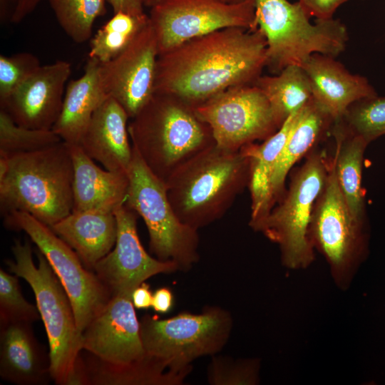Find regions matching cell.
Segmentation results:
<instances>
[{"mask_svg": "<svg viewBox=\"0 0 385 385\" xmlns=\"http://www.w3.org/2000/svg\"><path fill=\"white\" fill-rule=\"evenodd\" d=\"M266 61L267 41L260 29H220L159 55L154 91L195 107L230 88L253 84Z\"/></svg>", "mask_w": 385, "mask_h": 385, "instance_id": "6da1fadb", "label": "cell"}, {"mask_svg": "<svg viewBox=\"0 0 385 385\" xmlns=\"http://www.w3.org/2000/svg\"><path fill=\"white\" fill-rule=\"evenodd\" d=\"M249 180L250 158L245 150L215 145L178 168L165 184L177 216L198 230L222 217L248 188Z\"/></svg>", "mask_w": 385, "mask_h": 385, "instance_id": "7a4b0ae2", "label": "cell"}, {"mask_svg": "<svg viewBox=\"0 0 385 385\" xmlns=\"http://www.w3.org/2000/svg\"><path fill=\"white\" fill-rule=\"evenodd\" d=\"M131 145L164 183L185 163L215 145L210 126L195 108L170 94L154 93L130 119Z\"/></svg>", "mask_w": 385, "mask_h": 385, "instance_id": "3957f363", "label": "cell"}, {"mask_svg": "<svg viewBox=\"0 0 385 385\" xmlns=\"http://www.w3.org/2000/svg\"><path fill=\"white\" fill-rule=\"evenodd\" d=\"M7 156L9 169L0 180L1 209L5 214L27 212L51 227L73 211L71 144L62 140Z\"/></svg>", "mask_w": 385, "mask_h": 385, "instance_id": "277c9868", "label": "cell"}, {"mask_svg": "<svg viewBox=\"0 0 385 385\" xmlns=\"http://www.w3.org/2000/svg\"><path fill=\"white\" fill-rule=\"evenodd\" d=\"M14 260H7L9 271L31 287L49 344L50 374L58 385H77L82 333L77 327L71 300L49 262L39 251L34 264L28 240H15Z\"/></svg>", "mask_w": 385, "mask_h": 385, "instance_id": "5b68a950", "label": "cell"}, {"mask_svg": "<svg viewBox=\"0 0 385 385\" xmlns=\"http://www.w3.org/2000/svg\"><path fill=\"white\" fill-rule=\"evenodd\" d=\"M255 23L267 41L266 66L279 73L302 64L312 54L336 58L346 48V27L339 20L309 21L299 1L254 0Z\"/></svg>", "mask_w": 385, "mask_h": 385, "instance_id": "8992f818", "label": "cell"}, {"mask_svg": "<svg viewBox=\"0 0 385 385\" xmlns=\"http://www.w3.org/2000/svg\"><path fill=\"white\" fill-rule=\"evenodd\" d=\"M332 157L312 150L292 175L287 189L270 212L251 227L277 244L282 265L289 270L307 268L315 258L308 236L315 202L326 183Z\"/></svg>", "mask_w": 385, "mask_h": 385, "instance_id": "52a82bcc", "label": "cell"}, {"mask_svg": "<svg viewBox=\"0 0 385 385\" xmlns=\"http://www.w3.org/2000/svg\"><path fill=\"white\" fill-rule=\"evenodd\" d=\"M128 175L125 204L143 218L150 250L160 260L174 262L181 271L190 270L200 258L198 230L181 222L170 202L165 183L155 176L133 148Z\"/></svg>", "mask_w": 385, "mask_h": 385, "instance_id": "ba28073f", "label": "cell"}, {"mask_svg": "<svg viewBox=\"0 0 385 385\" xmlns=\"http://www.w3.org/2000/svg\"><path fill=\"white\" fill-rule=\"evenodd\" d=\"M308 236L314 250L325 258L336 286H351L369 252L367 225L351 215L339 188L333 156L326 183L312 215Z\"/></svg>", "mask_w": 385, "mask_h": 385, "instance_id": "9c48e42d", "label": "cell"}, {"mask_svg": "<svg viewBox=\"0 0 385 385\" xmlns=\"http://www.w3.org/2000/svg\"><path fill=\"white\" fill-rule=\"evenodd\" d=\"M145 353L176 370L192 369L196 359L215 355L227 344L233 327L231 314L219 307L201 313L181 312L168 319L144 315L140 321Z\"/></svg>", "mask_w": 385, "mask_h": 385, "instance_id": "30bf717a", "label": "cell"}, {"mask_svg": "<svg viewBox=\"0 0 385 385\" xmlns=\"http://www.w3.org/2000/svg\"><path fill=\"white\" fill-rule=\"evenodd\" d=\"M5 215L6 226L25 232L49 262L71 300L77 327L82 333L110 301V292L50 227L27 212L12 211Z\"/></svg>", "mask_w": 385, "mask_h": 385, "instance_id": "8fae6325", "label": "cell"}, {"mask_svg": "<svg viewBox=\"0 0 385 385\" xmlns=\"http://www.w3.org/2000/svg\"><path fill=\"white\" fill-rule=\"evenodd\" d=\"M150 23L159 55L190 39L230 27L256 30L254 0H158L150 7Z\"/></svg>", "mask_w": 385, "mask_h": 385, "instance_id": "7c38bea8", "label": "cell"}, {"mask_svg": "<svg viewBox=\"0 0 385 385\" xmlns=\"http://www.w3.org/2000/svg\"><path fill=\"white\" fill-rule=\"evenodd\" d=\"M210 128L215 145L237 151L265 140L282 126L262 91L255 85L230 88L194 107Z\"/></svg>", "mask_w": 385, "mask_h": 385, "instance_id": "4fadbf2b", "label": "cell"}, {"mask_svg": "<svg viewBox=\"0 0 385 385\" xmlns=\"http://www.w3.org/2000/svg\"><path fill=\"white\" fill-rule=\"evenodd\" d=\"M113 212L117 222L115 245L93 269L112 297L131 298L135 288L148 278L180 270L174 262L160 260L145 250L138 237L135 211L124 204Z\"/></svg>", "mask_w": 385, "mask_h": 385, "instance_id": "5bb4252c", "label": "cell"}, {"mask_svg": "<svg viewBox=\"0 0 385 385\" xmlns=\"http://www.w3.org/2000/svg\"><path fill=\"white\" fill-rule=\"evenodd\" d=\"M159 56L150 23L118 56L99 63L98 76L105 94L115 100L133 118L154 94Z\"/></svg>", "mask_w": 385, "mask_h": 385, "instance_id": "9a60e30c", "label": "cell"}, {"mask_svg": "<svg viewBox=\"0 0 385 385\" xmlns=\"http://www.w3.org/2000/svg\"><path fill=\"white\" fill-rule=\"evenodd\" d=\"M82 349L115 366L132 364L147 356L131 298L111 297L83 331Z\"/></svg>", "mask_w": 385, "mask_h": 385, "instance_id": "2e32d148", "label": "cell"}, {"mask_svg": "<svg viewBox=\"0 0 385 385\" xmlns=\"http://www.w3.org/2000/svg\"><path fill=\"white\" fill-rule=\"evenodd\" d=\"M71 65L66 61L41 66L0 104L18 125L31 129L51 130L63 105Z\"/></svg>", "mask_w": 385, "mask_h": 385, "instance_id": "e0dca14e", "label": "cell"}, {"mask_svg": "<svg viewBox=\"0 0 385 385\" xmlns=\"http://www.w3.org/2000/svg\"><path fill=\"white\" fill-rule=\"evenodd\" d=\"M301 66L309 80L313 99L334 122L352 103L378 96L365 77L351 74L334 57L314 53Z\"/></svg>", "mask_w": 385, "mask_h": 385, "instance_id": "ac0fdd59", "label": "cell"}, {"mask_svg": "<svg viewBox=\"0 0 385 385\" xmlns=\"http://www.w3.org/2000/svg\"><path fill=\"white\" fill-rule=\"evenodd\" d=\"M125 109L108 97L95 111L78 145L105 169L128 173L133 157Z\"/></svg>", "mask_w": 385, "mask_h": 385, "instance_id": "d6986e66", "label": "cell"}, {"mask_svg": "<svg viewBox=\"0 0 385 385\" xmlns=\"http://www.w3.org/2000/svg\"><path fill=\"white\" fill-rule=\"evenodd\" d=\"M24 322L0 323V376L18 385H42L52 379L50 358Z\"/></svg>", "mask_w": 385, "mask_h": 385, "instance_id": "ffe728a7", "label": "cell"}, {"mask_svg": "<svg viewBox=\"0 0 385 385\" xmlns=\"http://www.w3.org/2000/svg\"><path fill=\"white\" fill-rule=\"evenodd\" d=\"M73 163V211L114 212L125 203L128 173L103 170L78 145H71Z\"/></svg>", "mask_w": 385, "mask_h": 385, "instance_id": "44dd1931", "label": "cell"}, {"mask_svg": "<svg viewBox=\"0 0 385 385\" xmlns=\"http://www.w3.org/2000/svg\"><path fill=\"white\" fill-rule=\"evenodd\" d=\"M50 227L76 252L85 267L92 271L116 241L117 222L113 212L72 211Z\"/></svg>", "mask_w": 385, "mask_h": 385, "instance_id": "7402d4cb", "label": "cell"}, {"mask_svg": "<svg viewBox=\"0 0 385 385\" xmlns=\"http://www.w3.org/2000/svg\"><path fill=\"white\" fill-rule=\"evenodd\" d=\"M88 354L79 356L78 385H181L192 369L176 370L147 356L140 361L115 366Z\"/></svg>", "mask_w": 385, "mask_h": 385, "instance_id": "603a6c76", "label": "cell"}, {"mask_svg": "<svg viewBox=\"0 0 385 385\" xmlns=\"http://www.w3.org/2000/svg\"><path fill=\"white\" fill-rule=\"evenodd\" d=\"M333 123L334 120L313 98L299 110L272 177V208L283 196L286 178L293 165L313 150Z\"/></svg>", "mask_w": 385, "mask_h": 385, "instance_id": "cb8c5ba5", "label": "cell"}, {"mask_svg": "<svg viewBox=\"0 0 385 385\" xmlns=\"http://www.w3.org/2000/svg\"><path fill=\"white\" fill-rule=\"evenodd\" d=\"M99 63L88 58L84 73L66 86L61 111L52 130L68 144H79L93 113L108 98L100 83Z\"/></svg>", "mask_w": 385, "mask_h": 385, "instance_id": "d4e9b609", "label": "cell"}, {"mask_svg": "<svg viewBox=\"0 0 385 385\" xmlns=\"http://www.w3.org/2000/svg\"><path fill=\"white\" fill-rule=\"evenodd\" d=\"M298 111L292 113L275 133L261 144L252 143L242 148L250 158V227L272 210L270 198L272 177Z\"/></svg>", "mask_w": 385, "mask_h": 385, "instance_id": "484cf974", "label": "cell"}, {"mask_svg": "<svg viewBox=\"0 0 385 385\" xmlns=\"http://www.w3.org/2000/svg\"><path fill=\"white\" fill-rule=\"evenodd\" d=\"M331 133L335 140L333 158L339 188L353 217L367 225L361 177L364 152L369 143L347 132L339 121L334 122Z\"/></svg>", "mask_w": 385, "mask_h": 385, "instance_id": "4316f807", "label": "cell"}, {"mask_svg": "<svg viewBox=\"0 0 385 385\" xmlns=\"http://www.w3.org/2000/svg\"><path fill=\"white\" fill-rule=\"evenodd\" d=\"M253 84L265 94L281 125L312 98L309 80L299 65L287 66L277 76H260Z\"/></svg>", "mask_w": 385, "mask_h": 385, "instance_id": "83f0119b", "label": "cell"}, {"mask_svg": "<svg viewBox=\"0 0 385 385\" xmlns=\"http://www.w3.org/2000/svg\"><path fill=\"white\" fill-rule=\"evenodd\" d=\"M147 14L117 12L99 29L91 41L88 58L106 63L120 54L148 23Z\"/></svg>", "mask_w": 385, "mask_h": 385, "instance_id": "f1b7e54d", "label": "cell"}, {"mask_svg": "<svg viewBox=\"0 0 385 385\" xmlns=\"http://www.w3.org/2000/svg\"><path fill=\"white\" fill-rule=\"evenodd\" d=\"M58 23L76 43L87 41L96 19L106 9V0H48Z\"/></svg>", "mask_w": 385, "mask_h": 385, "instance_id": "f546056e", "label": "cell"}, {"mask_svg": "<svg viewBox=\"0 0 385 385\" xmlns=\"http://www.w3.org/2000/svg\"><path fill=\"white\" fill-rule=\"evenodd\" d=\"M349 133L369 144L385 135V97L366 98L352 103L337 120Z\"/></svg>", "mask_w": 385, "mask_h": 385, "instance_id": "4dcf8cb0", "label": "cell"}, {"mask_svg": "<svg viewBox=\"0 0 385 385\" xmlns=\"http://www.w3.org/2000/svg\"><path fill=\"white\" fill-rule=\"evenodd\" d=\"M62 141L51 130L28 128L16 124L3 109L0 111V154L13 155L34 151Z\"/></svg>", "mask_w": 385, "mask_h": 385, "instance_id": "1f68e13d", "label": "cell"}, {"mask_svg": "<svg viewBox=\"0 0 385 385\" xmlns=\"http://www.w3.org/2000/svg\"><path fill=\"white\" fill-rule=\"evenodd\" d=\"M260 361L213 355L207 370L212 385H256L260 382Z\"/></svg>", "mask_w": 385, "mask_h": 385, "instance_id": "d6a6232c", "label": "cell"}, {"mask_svg": "<svg viewBox=\"0 0 385 385\" xmlns=\"http://www.w3.org/2000/svg\"><path fill=\"white\" fill-rule=\"evenodd\" d=\"M18 278L0 270V323H33L41 318L37 307L24 297Z\"/></svg>", "mask_w": 385, "mask_h": 385, "instance_id": "836d02e7", "label": "cell"}, {"mask_svg": "<svg viewBox=\"0 0 385 385\" xmlns=\"http://www.w3.org/2000/svg\"><path fill=\"white\" fill-rule=\"evenodd\" d=\"M41 66L39 60L31 53L10 56H0V104Z\"/></svg>", "mask_w": 385, "mask_h": 385, "instance_id": "e575fe53", "label": "cell"}, {"mask_svg": "<svg viewBox=\"0 0 385 385\" xmlns=\"http://www.w3.org/2000/svg\"><path fill=\"white\" fill-rule=\"evenodd\" d=\"M349 0H299V4L309 17L316 19L333 18L336 10Z\"/></svg>", "mask_w": 385, "mask_h": 385, "instance_id": "d590c367", "label": "cell"}, {"mask_svg": "<svg viewBox=\"0 0 385 385\" xmlns=\"http://www.w3.org/2000/svg\"><path fill=\"white\" fill-rule=\"evenodd\" d=\"M174 303L172 291L168 287H160L153 293L152 307L158 313L165 314L170 311Z\"/></svg>", "mask_w": 385, "mask_h": 385, "instance_id": "8d00e7d4", "label": "cell"}, {"mask_svg": "<svg viewBox=\"0 0 385 385\" xmlns=\"http://www.w3.org/2000/svg\"><path fill=\"white\" fill-rule=\"evenodd\" d=\"M113 14L125 12L133 15L145 14V0H108Z\"/></svg>", "mask_w": 385, "mask_h": 385, "instance_id": "74e56055", "label": "cell"}, {"mask_svg": "<svg viewBox=\"0 0 385 385\" xmlns=\"http://www.w3.org/2000/svg\"><path fill=\"white\" fill-rule=\"evenodd\" d=\"M131 300L136 309H147L152 307L153 293L145 282L135 288L131 294Z\"/></svg>", "mask_w": 385, "mask_h": 385, "instance_id": "f35d334b", "label": "cell"}, {"mask_svg": "<svg viewBox=\"0 0 385 385\" xmlns=\"http://www.w3.org/2000/svg\"><path fill=\"white\" fill-rule=\"evenodd\" d=\"M42 0H18L11 22L20 23L31 14Z\"/></svg>", "mask_w": 385, "mask_h": 385, "instance_id": "ab89813d", "label": "cell"}, {"mask_svg": "<svg viewBox=\"0 0 385 385\" xmlns=\"http://www.w3.org/2000/svg\"><path fill=\"white\" fill-rule=\"evenodd\" d=\"M18 0H0V20L1 22L11 21Z\"/></svg>", "mask_w": 385, "mask_h": 385, "instance_id": "60d3db41", "label": "cell"}, {"mask_svg": "<svg viewBox=\"0 0 385 385\" xmlns=\"http://www.w3.org/2000/svg\"><path fill=\"white\" fill-rule=\"evenodd\" d=\"M158 1V0H145V6L150 8L153 4H155ZM223 1H225V2H227V3L235 4V3L242 2V1H243L245 0H223Z\"/></svg>", "mask_w": 385, "mask_h": 385, "instance_id": "b9f144b4", "label": "cell"}]
</instances>
